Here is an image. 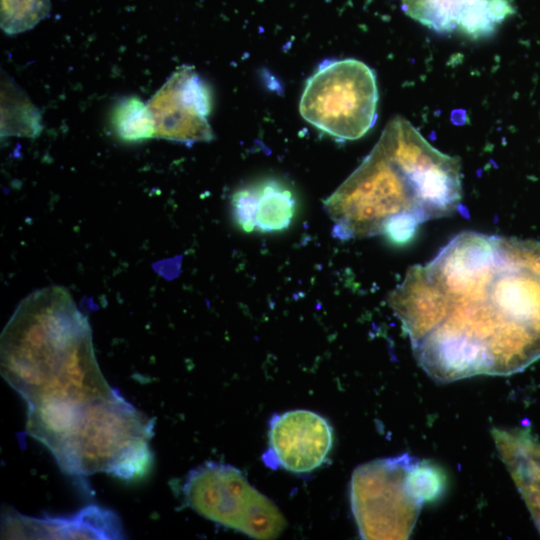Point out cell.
<instances>
[{
	"instance_id": "obj_11",
	"label": "cell",
	"mask_w": 540,
	"mask_h": 540,
	"mask_svg": "<svg viewBox=\"0 0 540 540\" xmlns=\"http://www.w3.org/2000/svg\"><path fill=\"white\" fill-rule=\"evenodd\" d=\"M257 192L256 229L277 232L287 229L296 213L293 191L277 179L254 183Z\"/></svg>"
},
{
	"instance_id": "obj_2",
	"label": "cell",
	"mask_w": 540,
	"mask_h": 540,
	"mask_svg": "<svg viewBox=\"0 0 540 540\" xmlns=\"http://www.w3.org/2000/svg\"><path fill=\"white\" fill-rule=\"evenodd\" d=\"M461 199L459 159L434 148L397 116L324 208L335 238L383 235L404 245L420 224L453 214Z\"/></svg>"
},
{
	"instance_id": "obj_3",
	"label": "cell",
	"mask_w": 540,
	"mask_h": 540,
	"mask_svg": "<svg viewBox=\"0 0 540 540\" xmlns=\"http://www.w3.org/2000/svg\"><path fill=\"white\" fill-rule=\"evenodd\" d=\"M1 375L31 405L115 395L97 363L91 327L70 293L48 286L26 296L0 339Z\"/></svg>"
},
{
	"instance_id": "obj_1",
	"label": "cell",
	"mask_w": 540,
	"mask_h": 540,
	"mask_svg": "<svg viewBox=\"0 0 540 540\" xmlns=\"http://www.w3.org/2000/svg\"><path fill=\"white\" fill-rule=\"evenodd\" d=\"M388 304L433 380L520 372L540 359V243L461 232Z\"/></svg>"
},
{
	"instance_id": "obj_15",
	"label": "cell",
	"mask_w": 540,
	"mask_h": 540,
	"mask_svg": "<svg viewBox=\"0 0 540 540\" xmlns=\"http://www.w3.org/2000/svg\"><path fill=\"white\" fill-rule=\"evenodd\" d=\"M407 482L412 495L424 504L443 494L447 477L439 465L415 458L409 468Z\"/></svg>"
},
{
	"instance_id": "obj_13",
	"label": "cell",
	"mask_w": 540,
	"mask_h": 540,
	"mask_svg": "<svg viewBox=\"0 0 540 540\" xmlns=\"http://www.w3.org/2000/svg\"><path fill=\"white\" fill-rule=\"evenodd\" d=\"M113 124L117 134L125 141L154 138V120L150 110L138 98L123 99L116 107Z\"/></svg>"
},
{
	"instance_id": "obj_8",
	"label": "cell",
	"mask_w": 540,
	"mask_h": 540,
	"mask_svg": "<svg viewBox=\"0 0 540 540\" xmlns=\"http://www.w3.org/2000/svg\"><path fill=\"white\" fill-rule=\"evenodd\" d=\"M154 120V138L186 144L209 142L212 97L190 66L177 69L147 103Z\"/></svg>"
},
{
	"instance_id": "obj_9",
	"label": "cell",
	"mask_w": 540,
	"mask_h": 540,
	"mask_svg": "<svg viewBox=\"0 0 540 540\" xmlns=\"http://www.w3.org/2000/svg\"><path fill=\"white\" fill-rule=\"evenodd\" d=\"M332 444V427L324 417L309 410H292L271 418L269 447L262 459L274 469L307 473L324 463Z\"/></svg>"
},
{
	"instance_id": "obj_10",
	"label": "cell",
	"mask_w": 540,
	"mask_h": 540,
	"mask_svg": "<svg viewBox=\"0 0 540 540\" xmlns=\"http://www.w3.org/2000/svg\"><path fill=\"white\" fill-rule=\"evenodd\" d=\"M2 538L123 539L122 523L114 512L90 505L67 516L34 518L15 510L2 517Z\"/></svg>"
},
{
	"instance_id": "obj_4",
	"label": "cell",
	"mask_w": 540,
	"mask_h": 540,
	"mask_svg": "<svg viewBox=\"0 0 540 540\" xmlns=\"http://www.w3.org/2000/svg\"><path fill=\"white\" fill-rule=\"evenodd\" d=\"M153 421L117 392L73 406L47 448L69 475L106 472L124 480L145 475L152 464L148 441Z\"/></svg>"
},
{
	"instance_id": "obj_6",
	"label": "cell",
	"mask_w": 540,
	"mask_h": 540,
	"mask_svg": "<svg viewBox=\"0 0 540 540\" xmlns=\"http://www.w3.org/2000/svg\"><path fill=\"white\" fill-rule=\"evenodd\" d=\"M183 495L199 515L255 539L277 538L286 527L277 506L231 465L206 462L191 470Z\"/></svg>"
},
{
	"instance_id": "obj_5",
	"label": "cell",
	"mask_w": 540,
	"mask_h": 540,
	"mask_svg": "<svg viewBox=\"0 0 540 540\" xmlns=\"http://www.w3.org/2000/svg\"><path fill=\"white\" fill-rule=\"evenodd\" d=\"M378 88L373 70L356 59L324 61L307 80L301 116L338 141L364 136L377 118Z\"/></svg>"
},
{
	"instance_id": "obj_14",
	"label": "cell",
	"mask_w": 540,
	"mask_h": 540,
	"mask_svg": "<svg viewBox=\"0 0 540 540\" xmlns=\"http://www.w3.org/2000/svg\"><path fill=\"white\" fill-rule=\"evenodd\" d=\"M50 0H1V28L9 35L25 32L47 17Z\"/></svg>"
},
{
	"instance_id": "obj_16",
	"label": "cell",
	"mask_w": 540,
	"mask_h": 540,
	"mask_svg": "<svg viewBox=\"0 0 540 540\" xmlns=\"http://www.w3.org/2000/svg\"><path fill=\"white\" fill-rule=\"evenodd\" d=\"M232 217L244 232L256 230L257 192L255 184L247 185L234 192L231 197Z\"/></svg>"
},
{
	"instance_id": "obj_12",
	"label": "cell",
	"mask_w": 540,
	"mask_h": 540,
	"mask_svg": "<svg viewBox=\"0 0 540 540\" xmlns=\"http://www.w3.org/2000/svg\"><path fill=\"white\" fill-rule=\"evenodd\" d=\"M41 116L27 95L6 74L1 76V135L35 138Z\"/></svg>"
},
{
	"instance_id": "obj_7",
	"label": "cell",
	"mask_w": 540,
	"mask_h": 540,
	"mask_svg": "<svg viewBox=\"0 0 540 540\" xmlns=\"http://www.w3.org/2000/svg\"><path fill=\"white\" fill-rule=\"evenodd\" d=\"M415 458L403 454L376 459L354 470L350 501L363 539H406L411 534L423 505L407 482Z\"/></svg>"
}]
</instances>
